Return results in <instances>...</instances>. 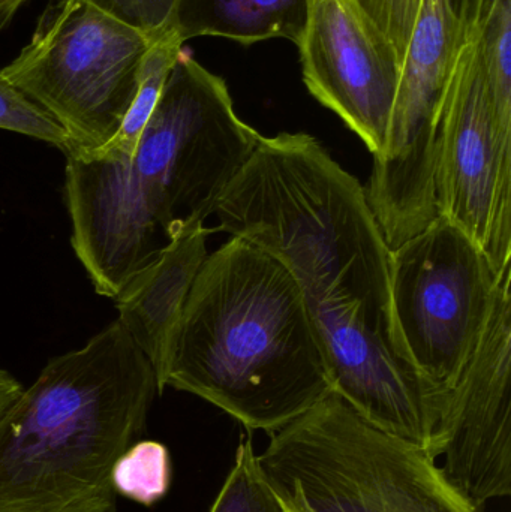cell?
I'll return each instance as SVG.
<instances>
[{
    "label": "cell",
    "mask_w": 511,
    "mask_h": 512,
    "mask_svg": "<svg viewBox=\"0 0 511 512\" xmlns=\"http://www.w3.org/2000/svg\"><path fill=\"white\" fill-rule=\"evenodd\" d=\"M26 2L27 0H0V30L8 26L9 21Z\"/></svg>",
    "instance_id": "7402d4cb"
},
{
    "label": "cell",
    "mask_w": 511,
    "mask_h": 512,
    "mask_svg": "<svg viewBox=\"0 0 511 512\" xmlns=\"http://www.w3.org/2000/svg\"><path fill=\"white\" fill-rule=\"evenodd\" d=\"M0 129L26 135L68 152V140L59 125L18 92L0 71Z\"/></svg>",
    "instance_id": "e0dca14e"
},
{
    "label": "cell",
    "mask_w": 511,
    "mask_h": 512,
    "mask_svg": "<svg viewBox=\"0 0 511 512\" xmlns=\"http://www.w3.org/2000/svg\"><path fill=\"white\" fill-rule=\"evenodd\" d=\"M474 38L498 125L511 135V0H489Z\"/></svg>",
    "instance_id": "5bb4252c"
},
{
    "label": "cell",
    "mask_w": 511,
    "mask_h": 512,
    "mask_svg": "<svg viewBox=\"0 0 511 512\" xmlns=\"http://www.w3.org/2000/svg\"><path fill=\"white\" fill-rule=\"evenodd\" d=\"M173 465L168 448L161 442L138 441L114 465L111 483L117 496L153 507L170 492Z\"/></svg>",
    "instance_id": "9a60e30c"
},
{
    "label": "cell",
    "mask_w": 511,
    "mask_h": 512,
    "mask_svg": "<svg viewBox=\"0 0 511 512\" xmlns=\"http://www.w3.org/2000/svg\"><path fill=\"white\" fill-rule=\"evenodd\" d=\"M209 512H287L258 466L251 438H242L233 468Z\"/></svg>",
    "instance_id": "2e32d148"
},
{
    "label": "cell",
    "mask_w": 511,
    "mask_h": 512,
    "mask_svg": "<svg viewBox=\"0 0 511 512\" xmlns=\"http://www.w3.org/2000/svg\"><path fill=\"white\" fill-rule=\"evenodd\" d=\"M209 234L204 225L180 233L116 298L117 321L152 364L159 394L164 393L177 325L195 277L209 255Z\"/></svg>",
    "instance_id": "8fae6325"
},
{
    "label": "cell",
    "mask_w": 511,
    "mask_h": 512,
    "mask_svg": "<svg viewBox=\"0 0 511 512\" xmlns=\"http://www.w3.org/2000/svg\"><path fill=\"white\" fill-rule=\"evenodd\" d=\"M170 387L270 435L332 393L305 295L281 262L237 237L207 255L174 334Z\"/></svg>",
    "instance_id": "7a4b0ae2"
},
{
    "label": "cell",
    "mask_w": 511,
    "mask_h": 512,
    "mask_svg": "<svg viewBox=\"0 0 511 512\" xmlns=\"http://www.w3.org/2000/svg\"><path fill=\"white\" fill-rule=\"evenodd\" d=\"M296 45L309 93L380 153L401 80L392 47L350 0H311Z\"/></svg>",
    "instance_id": "30bf717a"
},
{
    "label": "cell",
    "mask_w": 511,
    "mask_h": 512,
    "mask_svg": "<svg viewBox=\"0 0 511 512\" xmlns=\"http://www.w3.org/2000/svg\"><path fill=\"white\" fill-rule=\"evenodd\" d=\"M434 189L437 215L464 231L498 276L510 273L511 135L495 117L474 35L444 92Z\"/></svg>",
    "instance_id": "ba28073f"
},
{
    "label": "cell",
    "mask_w": 511,
    "mask_h": 512,
    "mask_svg": "<svg viewBox=\"0 0 511 512\" xmlns=\"http://www.w3.org/2000/svg\"><path fill=\"white\" fill-rule=\"evenodd\" d=\"M215 215L219 230L281 262L309 309L362 304L398 349L389 245L362 183L317 138L305 132L261 135Z\"/></svg>",
    "instance_id": "277c9868"
},
{
    "label": "cell",
    "mask_w": 511,
    "mask_h": 512,
    "mask_svg": "<svg viewBox=\"0 0 511 512\" xmlns=\"http://www.w3.org/2000/svg\"><path fill=\"white\" fill-rule=\"evenodd\" d=\"M260 138L225 80L183 51L131 155L66 156L71 246L95 291L116 300L180 233L204 225Z\"/></svg>",
    "instance_id": "6da1fadb"
},
{
    "label": "cell",
    "mask_w": 511,
    "mask_h": 512,
    "mask_svg": "<svg viewBox=\"0 0 511 512\" xmlns=\"http://www.w3.org/2000/svg\"><path fill=\"white\" fill-rule=\"evenodd\" d=\"M182 51L183 42L173 30L165 33L162 38L150 45L149 50L144 54L143 62H141L138 89L134 101L126 111L119 131L110 143L99 149L101 152L123 156L131 155L134 152L138 140H140L141 134L161 98L165 81Z\"/></svg>",
    "instance_id": "4fadbf2b"
},
{
    "label": "cell",
    "mask_w": 511,
    "mask_h": 512,
    "mask_svg": "<svg viewBox=\"0 0 511 512\" xmlns=\"http://www.w3.org/2000/svg\"><path fill=\"white\" fill-rule=\"evenodd\" d=\"M150 41L92 0H50L3 77L65 132V156L113 140L134 101Z\"/></svg>",
    "instance_id": "8992f818"
},
{
    "label": "cell",
    "mask_w": 511,
    "mask_h": 512,
    "mask_svg": "<svg viewBox=\"0 0 511 512\" xmlns=\"http://www.w3.org/2000/svg\"><path fill=\"white\" fill-rule=\"evenodd\" d=\"M309 6L311 0H176L171 30L183 44L201 36L242 45L276 38L297 44Z\"/></svg>",
    "instance_id": "7c38bea8"
},
{
    "label": "cell",
    "mask_w": 511,
    "mask_h": 512,
    "mask_svg": "<svg viewBox=\"0 0 511 512\" xmlns=\"http://www.w3.org/2000/svg\"><path fill=\"white\" fill-rule=\"evenodd\" d=\"M438 436L444 477L474 507L511 495L510 273L473 357L444 394Z\"/></svg>",
    "instance_id": "9c48e42d"
},
{
    "label": "cell",
    "mask_w": 511,
    "mask_h": 512,
    "mask_svg": "<svg viewBox=\"0 0 511 512\" xmlns=\"http://www.w3.org/2000/svg\"><path fill=\"white\" fill-rule=\"evenodd\" d=\"M257 462L287 512H480L428 451L372 426L333 391L272 433Z\"/></svg>",
    "instance_id": "5b68a950"
},
{
    "label": "cell",
    "mask_w": 511,
    "mask_h": 512,
    "mask_svg": "<svg viewBox=\"0 0 511 512\" xmlns=\"http://www.w3.org/2000/svg\"><path fill=\"white\" fill-rule=\"evenodd\" d=\"M98 8L134 27L152 42L171 30L176 0H92Z\"/></svg>",
    "instance_id": "d6986e66"
},
{
    "label": "cell",
    "mask_w": 511,
    "mask_h": 512,
    "mask_svg": "<svg viewBox=\"0 0 511 512\" xmlns=\"http://www.w3.org/2000/svg\"><path fill=\"white\" fill-rule=\"evenodd\" d=\"M158 394L117 319L51 358L0 421V512H116L111 472Z\"/></svg>",
    "instance_id": "3957f363"
},
{
    "label": "cell",
    "mask_w": 511,
    "mask_h": 512,
    "mask_svg": "<svg viewBox=\"0 0 511 512\" xmlns=\"http://www.w3.org/2000/svg\"><path fill=\"white\" fill-rule=\"evenodd\" d=\"M501 277L476 243L441 216L390 249L396 345L441 393L455 385L473 357Z\"/></svg>",
    "instance_id": "52a82bcc"
},
{
    "label": "cell",
    "mask_w": 511,
    "mask_h": 512,
    "mask_svg": "<svg viewBox=\"0 0 511 512\" xmlns=\"http://www.w3.org/2000/svg\"><path fill=\"white\" fill-rule=\"evenodd\" d=\"M24 387L15 376L0 369V421L8 414L23 393Z\"/></svg>",
    "instance_id": "44dd1931"
},
{
    "label": "cell",
    "mask_w": 511,
    "mask_h": 512,
    "mask_svg": "<svg viewBox=\"0 0 511 512\" xmlns=\"http://www.w3.org/2000/svg\"><path fill=\"white\" fill-rule=\"evenodd\" d=\"M489 0H449L453 12L464 27L467 38L470 39L477 30L483 9L488 5Z\"/></svg>",
    "instance_id": "ffe728a7"
},
{
    "label": "cell",
    "mask_w": 511,
    "mask_h": 512,
    "mask_svg": "<svg viewBox=\"0 0 511 512\" xmlns=\"http://www.w3.org/2000/svg\"><path fill=\"white\" fill-rule=\"evenodd\" d=\"M369 26L395 51L399 65L404 62L423 0H350Z\"/></svg>",
    "instance_id": "ac0fdd59"
}]
</instances>
